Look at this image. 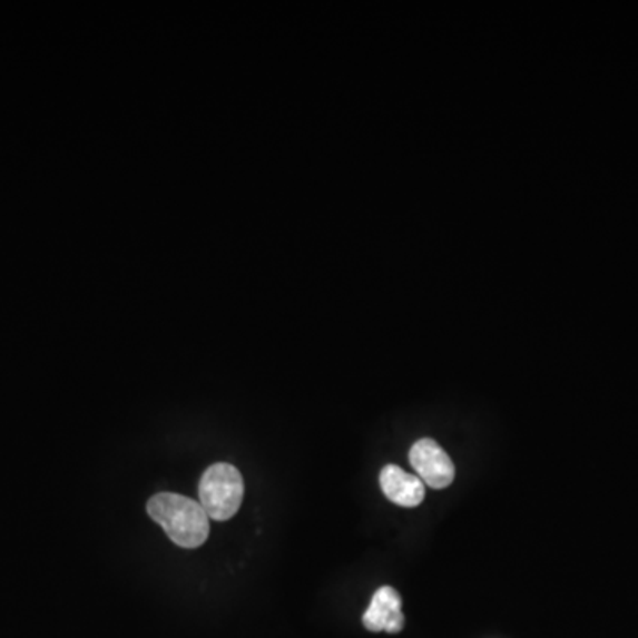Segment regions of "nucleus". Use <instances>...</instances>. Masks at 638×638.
<instances>
[{"mask_svg":"<svg viewBox=\"0 0 638 638\" xmlns=\"http://www.w3.org/2000/svg\"><path fill=\"white\" fill-rule=\"evenodd\" d=\"M149 517L181 548H197L209 536V517L196 500L178 493H158L148 502Z\"/></svg>","mask_w":638,"mask_h":638,"instance_id":"obj_1","label":"nucleus"},{"mask_svg":"<svg viewBox=\"0 0 638 638\" xmlns=\"http://www.w3.org/2000/svg\"><path fill=\"white\" fill-rule=\"evenodd\" d=\"M244 491V478L236 467L215 463L200 478L199 504L209 520H230L242 506Z\"/></svg>","mask_w":638,"mask_h":638,"instance_id":"obj_2","label":"nucleus"},{"mask_svg":"<svg viewBox=\"0 0 638 638\" xmlns=\"http://www.w3.org/2000/svg\"><path fill=\"white\" fill-rule=\"evenodd\" d=\"M410 463L418 472V478L434 490L448 488L457 475V469L448 452L431 439L413 443L410 449Z\"/></svg>","mask_w":638,"mask_h":638,"instance_id":"obj_3","label":"nucleus"},{"mask_svg":"<svg viewBox=\"0 0 638 638\" xmlns=\"http://www.w3.org/2000/svg\"><path fill=\"white\" fill-rule=\"evenodd\" d=\"M365 628L374 634H400L404 626V616L401 612V596L392 587H382L374 592L370 608L362 617Z\"/></svg>","mask_w":638,"mask_h":638,"instance_id":"obj_4","label":"nucleus"},{"mask_svg":"<svg viewBox=\"0 0 638 638\" xmlns=\"http://www.w3.org/2000/svg\"><path fill=\"white\" fill-rule=\"evenodd\" d=\"M380 487L386 499L401 508H418L425 497L424 482L397 465H386L380 473Z\"/></svg>","mask_w":638,"mask_h":638,"instance_id":"obj_5","label":"nucleus"}]
</instances>
